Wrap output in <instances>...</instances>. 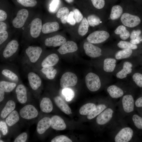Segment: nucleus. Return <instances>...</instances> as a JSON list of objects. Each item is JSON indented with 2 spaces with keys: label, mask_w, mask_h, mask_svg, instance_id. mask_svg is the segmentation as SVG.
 Listing matches in <instances>:
<instances>
[{
  "label": "nucleus",
  "mask_w": 142,
  "mask_h": 142,
  "mask_svg": "<svg viewBox=\"0 0 142 142\" xmlns=\"http://www.w3.org/2000/svg\"><path fill=\"white\" fill-rule=\"evenodd\" d=\"M85 80L87 87L90 91L96 92L100 88L101 85L100 79L95 73H88L85 77Z\"/></svg>",
  "instance_id": "20e7f679"
},
{
  "label": "nucleus",
  "mask_w": 142,
  "mask_h": 142,
  "mask_svg": "<svg viewBox=\"0 0 142 142\" xmlns=\"http://www.w3.org/2000/svg\"><path fill=\"white\" fill-rule=\"evenodd\" d=\"M89 27V24L87 20L85 18H84L78 27L79 34L82 36L85 35L88 31Z\"/></svg>",
  "instance_id": "f704fd0d"
},
{
  "label": "nucleus",
  "mask_w": 142,
  "mask_h": 142,
  "mask_svg": "<svg viewBox=\"0 0 142 142\" xmlns=\"http://www.w3.org/2000/svg\"><path fill=\"white\" fill-rule=\"evenodd\" d=\"M27 138V135L25 132L19 135L15 139L14 142H25Z\"/></svg>",
  "instance_id": "de8ad7c7"
},
{
  "label": "nucleus",
  "mask_w": 142,
  "mask_h": 142,
  "mask_svg": "<svg viewBox=\"0 0 142 142\" xmlns=\"http://www.w3.org/2000/svg\"><path fill=\"white\" fill-rule=\"evenodd\" d=\"M59 58L55 53L51 54L47 56L42 61L41 66L43 67L53 66L56 65L58 62Z\"/></svg>",
  "instance_id": "5701e85b"
},
{
  "label": "nucleus",
  "mask_w": 142,
  "mask_h": 142,
  "mask_svg": "<svg viewBox=\"0 0 142 142\" xmlns=\"http://www.w3.org/2000/svg\"><path fill=\"white\" fill-rule=\"evenodd\" d=\"M4 92L1 88H0V102H2L4 98Z\"/></svg>",
  "instance_id": "680f3d73"
},
{
  "label": "nucleus",
  "mask_w": 142,
  "mask_h": 142,
  "mask_svg": "<svg viewBox=\"0 0 142 142\" xmlns=\"http://www.w3.org/2000/svg\"><path fill=\"white\" fill-rule=\"evenodd\" d=\"M67 22L71 25H74L76 21L74 17V13L73 11H70L69 13L67 18Z\"/></svg>",
  "instance_id": "09e8293b"
},
{
  "label": "nucleus",
  "mask_w": 142,
  "mask_h": 142,
  "mask_svg": "<svg viewBox=\"0 0 142 142\" xmlns=\"http://www.w3.org/2000/svg\"><path fill=\"white\" fill-rule=\"evenodd\" d=\"M0 129L3 135H5L7 134L8 132V128L6 123L4 121H0Z\"/></svg>",
  "instance_id": "3c124183"
},
{
  "label": "nucleus",
  "mask_w": 142,
  "mask_h": 142,
  "mask_svg": "<svg viewBox=\"0 0 142 142\" xmlns=\"http://www.w3.org/2000/svg\"><path fill=\"white\" fill-rule=\"evenodd\" d=\"M140 38L139 36L136 38L131 39L130 40V42L134 44H138L140 42Z\"/></svg>",
  "instance_id": "bf43d9fd"
},
{
  "label": "nucleus",
  "mask_w": 142,
  "mask_h": 142,
  "mask_svg": "<svg viewBox=\"0 0 142 142\" xmlns=\"http://www.w3.org/2000/svg\"><path fill=\"white\" fill-rule=\"evenodd\" d=\"M62 93L65 97L66 100L68 102L71 101L74 96V91L70 89L65 88L63 89Z\"/></svg>",
  "instance_id": "58836bf2"
},
{
  "label": "nucleus",
  "mask_w": 142,
  "mask_h": 142,
  "mask_svg": "<svg viewBox=\"0 0 142 142\" xmlns=\"http://www.w3.org/2000/svg\"><path fill=\"white\" fill-rule=\"evenodd\" d=\"M115 113V106L112 104L97 116V124L100 125H109L114 119Z\"/></svg>",
  "instance_id": "f03ea898"
},
{
  "label": "nucleus",
  "mask_w": 142,
  "mask_h": 142,
  "mask_svg": "<svg viewBox=\"0 0 142 142\" xmlns=\"http://www.w3.org/2000/svg\"><path fill=\"white\" fill-rule=\"evenodd\" d=\"M16 85V84L13 82L4 81H2L0 82V88L6 92H9L12 91Z\"/></svg>",
  "instance_id": "c9c22d12"
},
{
  "label": "nucleus",
  "mask_w": 142,
  "mask_h": 142,
  "mask_svg": "<svg viewBox=\"0 0 142 142\" xmlns=\"http://www.w3.org/2000/svg\"><path fill=\"white\" fill-rule=\"evenodd\" d=\"M2 73L4 75L13 80L17 81L18 79L17 75L10 70L7 69H4L2 70Z\"/></svg>",
  "instance_id": "ea45409f"
},
{
  "label": "nucleus",
  "mask_w": 142,
  "mask_h": 142,
  "mask_svg": "<svg viewBox=\"0 0 142 142\" xmlns=\"http://www.w3.org/2000/svg\"><path fill=\"white\" fill-rule=\"evenodd\" d=\"M41 110L45 113H49L53 109V105L50 99L47 97L42 98L40 104Z\"/></svg>",
  "instance_id": "bb28decb"
},
{
  "label": "nucleus",
  "mask_w": 142,
  "mask_h": 142,
  "mask_svg": "<svg viewBox=\"0 0 142 142\" xmlns=\"http://www.w3.org/2000/svg\"><path fill=\"white\" fill-rule=\"evenodd\" d=\"M69 10L66 7H63L60 8L57 13V17L60 18L62 23L64 24L66 23L69 14Z\"/></svg>",
  "instance_id": "c756f323"
},
{
  "label": "nucleus",
  "mask_w": 142,
  "mask_h": 142,
  "mask_svg": "<svg viewBox=\"0 0 142 142\" xmlns=\"http://www.w3.org/2000/svg\"><path fill=\"white\" fill-rule=\"evenodd\" d=\"M51 123L50 126L56 130H62L66 128V125L63 119L59 116L55 115L51 118Z\"/></svg>",
  "instance_id": "dca6fc26"
},
{
  "label": "nucleus",
  "mask_w": 142,
  "mask_h": 142,
  "mask_svg": "<svg viewBox=\"0 0 142 142\" xmlns=\"http://www.w3.org/2000/svg\"><path fill=\"white\" fill-rule=\"evenodd\" d=\"M57 73V71L55 69L54 70L47 74L46 75V78L48 79L52 80L54 78Z\"/></svg>",
  "instance_id": "5fc2aeb1"
},
{
  "label": "nucleus",
  "mask_w": 142,
  "mask_h": 142,
  "mask_svg": "<svg viewBox=\"0 0 142 142\" xmlns=\"http://www.w3.org/2000/svg\"><path fill=\"white\" fill-rule=\"evenodd\" d=\"M133 53L132 49H123L118 52L115 54V59L120 60L127 58L130 57Z\"/></svg>",
  "instance_id": "72a5a7b5"
},
{
  "label": "nucleus",
  "mask_w": 142,
  "mask_h": 142,
  "mask_svg": "<svg viewBox=\"0 0 142 142\" xmlns=\"http://www.w3.org/2000/svg\"><path fill=\"white\" fill-rule=\"evenodd\" d=\"M117 45L119 48L123 49H135L137 48L136 44H134L130 42L124 40H121L118 43Z\"/></svg>",
  "instance_id": "e433bc0d"
},
{
  "label": "nucleus",
  "mask_w": 142,
  "mask_h": 142,
  "mask_svg": "<svg viewBox=\"0 0 142 142\" xmlns=\"http://www.w3.org/2000/svg\"><path fill=\"white\" fill-rule=\"evenodd\" d=\"M135 105L137 107H142V96L136 99L135 102Z\"/></svg>",
  "instance_id": "13d9d810"
},
{
  "label": "nucleus",
  "mask_w": 142,
  "mask_h": 142,
  "mask_svg": "<svg viewBox=\"0 0 142 142\" xmlns=\"http://www.w3.org/2000/svg\"><path fill=\"white\" fill-rule=\"evenodd\" d=\"M96 106L93 103H87L83 105L79 110L80 114L82 115H88L95 109Z\"/></svg>",
  "instance_id": "c85d7f7f"
},
{
  "label": "nucleus",
  "mask_w": 142,
  "mask_h": 142,
  "mask_svg": "<svg viewBox=\"0 0 142 142\" xmlns=\"http://www.w3.org/2000/svg\"><path fill=\"white\" fill-rule=\"evenodd\" d=\"M141 33V31L139 30H133L130 35V39H132L138 37Z\"/></svg>",
  "instance_id": "6e6d98bb"
},
{
  "label": "nucleus",
  "mask_w": 142,
  "mask_h": 142,
  "mask_svg": "<svg viewBox=\"0 0 142 142\" xmlns=\"http://www.w3.org/2000/svg\"><path fill=\"white\" fill-rule=\"evenodd\" d=\"M51 142H72V140L64 135H61L55 136L51 140Z\"/></svg>",
  "instance_id": "c03bdc74"
},
{
  "label": "nucleus",
  "mask_w": 142,
  "mask_h": 142,
  "mask_svg": "<svg viewBox=\"0 0 142 142\" xmlns=\"http://www.w3.org/2000/svg\"><path fill=\"white\" fill-rule=\"evenodd\" d=\"M54 68L52 66H48L43 67L41 70V71L44 74L46 75L54 70Z\"/></svg>",
  "instance_id": "864d4df0"
},
{
  "label": "nucleus",
  "mask_w": 142,
  "mask_h": 142,
  "mask_svg": "<svg viewBox=\"0 0 142 142\" xmlns=\"http://www.w3.org/2000/svg\"><path fill=\"white\" fill-rule=\"evenodd\" d=\"M134 135L133 129L128 126H124L116 131L114 137L115 142H128L132 139Z\"/></svg>",
  "instance_id": "7ed1b4c3"
},
{
  "label": "nucleus",
  "mask_w": 142,
  "mask_h": 142,
  "mask_svg": "<svg viewBox=\"0 0 142 142\" xmlns=\"http://www.w3.org/2000/svg\"><path fill=\"white\" fill-rule=\"evenodd\" d=\"M59 25L57 22H48L44 24L42 31L44 34H48L55 32L58 30Z\"/></svg>",
  "instance_id": "b1692460"
},
{
  "label": "nucleus",
  "mask_w": 142,
  "mask_h": 142,
  "mask_svg": "<svg viewBox=\"0 0 142 142\" xmlns=\"http://www.w3.org/2000/svg\"><path fill=\"white\" fill-rule=\"evenodd\" d=\"M123 12L122 7L120 6L115 5L112 8L110 18L112 20L119 18L122 15Z\"/></svg>",
  "instance_id": "473e14b6"
},
{
  "label": "nucleus",
  "mask_w": 142,
  "mask_h": 142,
  "mask_svg": "<svg viewBox=\"0 0 142 142\" xmlns=\"http://www.w3.org/2000/svg\"><path fill=\"white\" fill-rule=\"evenodd\" d=\"M54 100L56 105L62 111L67 115L71 113L70 108L61 97H56L54 98Z\"/></svg>",
  "instance_id": "393cba45"
},
{
  "label": "nucleus",
  "mask_w": 142,
  "mask_h": 142,
  "mask_svg": "<svg viewBox=\"0 0 142 142\" xmlns=\"http://www.w3.org/2000/svg\"><path fill=\"white\" fill-rule=\"evenodd\" d=\"M28 78L30 85L33 89L36 90L40 87L42 81L38 74L33 72H30L28 74Z\"/></svg>",
  "instance_id": "a211bd4d"
},
{
  "label": "nucleus",
  "mask_w": 142,
  "mask_h": 142,
  "mask_svg": "<svg viewBox=\"0 0 142 142\" xmlns=\"http://www.w3.org/2000/svg\"><path fill=\"white\" fill-rule=\"evenodd\" d=\"M112 104L110 100L108 103H101L97 105L94 110L90 114L87 115V119L89 120L93 119Z\"/></svg>",
  "instance_id": "4be33fe9"
},
{
  "label": "nucleus",
  "mask_w": 142,
  "mask_h": 142,
  "mask_svg": "<svg viewBox=\"0 0 142 142\" xmlns=\"http://www.w3.org/2000/svg\"><path fill=\"white\" fill-rule=\"evenodd\" d=\"M132 120L136 128L142 130V117L137 114H134L132 117Z\"/></svg>",
  "instance_id": "a19ab883"
},
{
  "label": "nucleus",
  "mask_w": 142,
  "mask_h": 142,
  "mask_svg": "<svg viewBox=\"0 0 142 142\" xmlns=\"http://www.w3.org/2000/svg\"><path fill=\"white\" fill-rule=\"evenodd\" d=\"M8 33L6 31L0 32V44H2L7 39Z\"/></svg>",
  "instance_id": "8fccbe9b"
},
{
  "label": "nucleus",
  "mask_w": 142,
  "mask_h": 142,
  "mask_svg": "<svg viewBox=\"0 0 142 142\" xmlns=\"http://www.w3.org/2000/svg\"><path fill=\"white\" fill-rule=\"evenodd\" d=\"M116 60L112 58L105 59L103 62V69L106 72L111 73L114 70L116 66Z\"/></svg>",
  "instance_id": "a878e982"
},
{
  "label": "nucleus",
  "mask_w": 142,
  "mask_h": 142,
  "mask_svg": "<svg viewBox=\"0 0 142 142\" xmlns=\"http://www.w3.org/2000/svg\"><path fill=\"white\" fill-rule=\"evenodd\" d=\"M87 20L89 25L92 27L97 26L102 22L100 18L94 14L89 16L88 17Z\"/></svg>",
  "instance_id": "4c0bfd02"
},
{
  "label": "nucleus",
  "mask_w": 142,
  "mask_h": 142,
  "mask_svg": "<svg viewBox=\"0 0 142 142\" xmlns=\"http://www.w3.org/2000/svg\"><path fill=\"white\" fill-rule=\"evenodd\" d=\"M16 104L14 101L12 100L8 101L1 112V117L2 118H6L14 110Z\"/></svg>",
  "instance_id": "cd10ccee"
},
{
  "label": "nucleus",
  "mask_w": 142,
  "mask_h": 142,
  "mask_svg": "<svg viewBox=\"0 0 142 142\" xmlns=\"http://www.w3.org/2000/svg\"><path fill=\"white\" fill-rule=\"evenodd\" d=\"M7 17L6 13L2 9L0 10V22L5 20Z\"/></svg>",
  "instance_id": "4d7b16f0"
},
{
  "label": "nucleus",
  "mask_w": 142,
  "mask_h": 142,
  "mask_svg": "<svg viewBox=\"0 0 142 142\" xmlns=\"http://www.w3.org/2000/svg\"><path fill=\"white\" fill-rule=\"evenodd\" d=\"M106 90L110 96L113 99H117L121 98L124 95L123 89L115 85L109 86L107 88Z\"/></svg>",
  "instance_id": "f3484780"
},
{
  "label": "nucleus",
  "mask_w": 142,
  "mask_h": 142,
  "mask_svg": "<svg viewBox=\"0 0 142 142\" xmlns=\"http://www.w3.org/2000/svg\"><path fill=\"white\" fill-rule=\"evenodd\" d=\"M26 53L32 63L36 62L40 57L42 49L39 47H28L26 50Z\"/></svg>",
  "instance_id": "9b49d317"
},
{
  "label": "nucleus",
  "mask_w": 142,
  "mask_h": 142,
  "mask_svg": "<svg viewBox=\"0 0 142 142\" xmlns=\"http://www.w3.org/2000/svg\"><path fill=\"white\" fill-rule=\"evenodd\" d=\"M133 80L139 87H142V74L139 73H134L132 76Z\"/></svg>",
  "instance_id": "37998d69"
},
{
  "label": "nucleus",
  "mask_w": 142,
  "mask_h": 142,
  "mask_svg": "<svg viewBox=\"0 0 142 142\" xmlns=\"http://www.w3.org/2000/svg\"><path fill=\"white\" fill-rule=\"evenodd\" d=\"M77 81V77L75 74L71 72H67L62 76L60 85L62 88L74 86L76 84Z\"/></svg>",
  "instance_id": "423d86ee"
},
{
  "label": "nucleus",
  "mask_w": 142,
  "mask_h": 142,
  "mask_svg": "<svg viewBox=\"0 0 142 142\" xmlns=\"http://www.w3.org/2000/svg\"><path fill=\"white\" fill-rule=\"evenodd\" d=\"M7 25L4 22H0V32L6 31L7 29Z\"/></svg>",
  "instance_id": "052dcab7"
},
{
  "label": "nucleus",
  "mask_w": 142,
  "mask_h": 142,
  "mask_svg": "<svg viewBox=\"0 0 142 142\" xmlns=\"http://www.w3.org/2000/svg\"><path fill=\"white\" fill-rule=\"evenodd\" d=\"M19 120V117L17 111L14 110L12 111L6 120V122L9 126H12L18 122Z\"/></svg>",
  "instance_id": "7c9ffc66"
},
{
  "label": "nucleus",
  "mask_w": 142,
  "mask_h": 142,
  "mask_svg": "<svg viewBox=\"0 0 142 142\" xmlns=\"http://www.w3.org/2000/svg\"><path fill=\"white\" fill-rule=\"evenodd\" d=\"M114 32L116 34L119 35L120 38L123 40L127 39L130 35L129 31L126 30V27L122 25L118 27Z\"/></svg>",
  "instance_id": "2f4dec72"
},
{
  "label": "nucleus",
  "mask_w": 142,
  "mask_h": 142,
  "mask_svg": "<svg viewBox=\"0 0 142 142\" xmlns=\"http://www.w3.org/2000/svg\"><path fill=\"white\" fill-rule=\"evenodd\" d=\"M133 65L129 62H125L123 64L122 69L116 74L117 78L120 79L126 78L127 75L130 74L132 71Z\"/></svg>",
  "instance_id": "412c9836"
},
{
  "label": "nucleus",
  "mask_w": 142,
  "mask_h": 142,
  "mask_svg": "<svg viewBox=\"0 0 142 142\" xmlns=\"http://www.w3.org/2000/svg\"><path fill=\"white\" fill-rule=\"evenodd\" d=\"M19 46L18 42L13 40L7 44L3 53V55L5 58H9L13 55L17 50Z\"/></svg>",
  "instance_id": "2eb2a0df"
},
{
  "label": "nucleus",
  "mask_w": 142,
  "mask_h": 142,
  "mask_svg": "<svg viewBox=\"0 0 142 142\" xmlns=\"http://www.w3.org/2000/svg\"><path fill=\"white\" fill-rule=\"evenodd\" d=\"M42 22L38 18H36L31 22L30 32L31 36L35 38L38 37L40 35L42 28Z\"/></svg>",
  "instance_id": "f8f14e48"
},
{
  "label": "nucleus",
  "mask_w": 142,
  "mask_h": 142,
  "mask_svg": "<svg viewBox=\"0 0 142 142\" xmlns=\"http://www.w3.org/2000/svg\"><path fill=\"white\" fill-rule=\"evenodd\" d=\"M74 17L77 23L80 22L83 19V17L80 11L77 9H75L73 11Z\"/></svg>",
  "instance_id": "a18cd8bd"
},
{
  "label": "nucleus",
  "mask_w": 142,
  "mask_h": 142,
  "mask_svg": "<svg viewBox=\"0 0 142 142\" xmlns=\"http://www.w3.org/2000/svg\"><path fill=\"white\" fill-rule=\"evenodd\" d=\"M78 49L77 44L72 41H68L62 45L57 51L61 54L72 53L76 51Z\"/></svg>",
  "instance_id": "4468645a"
},
{
  "label": "nucleus",
  "mask_w": 142,
  "mask_h": 142,
  "mask_svg": "<svg viewBox=\"0 0 142 142\" xmlns=\"http://www.w3.org/2000/svg\"><path fill=\"white\" fill-rule=\"evenodd\" d=\"M67 2L70 3L73 2L74 0H65Z\"/></svg>",
  "instance_id": "e2e57ef3"
},
{
  "label": "nucleus",
  "mask_w": 142,
  "mask_h": 142,
  "mask_svg": "<svg viewBox=\"0 0 142 142\" xmlns=\"http://www.w3.org/2000/svg\"><path fill=\"white\" fill-rule=\"evenodd\" d=\"M19 114L22 118L30 119L36 117L38 115V112L33 106L27 105L20 110Z\"/></svg>",
  "instance_id": "1a4fd4ad"
},
{
  "label": "nucleus",
  "mask_w": 142,
  "mask_h": 142,
  "mask_svg": "<svg viewBox=\"0 0 142 142\" xmlns=\"http://www.w3.org/2000/svg\"><path fill=\"white\" fill-rule=\"evenodd\" d=\"M59 2V0H53L52 1L50 6V9L51 11H54L55 10Z\"/></svg>",
  "instance_id": "603ef678"
},
{
  "label": "nucleus",
  "mask_w": 142,
  "mask_h": 142,
  "mask_svg": "<svg viewBox=\"0 0 142 142\" xmlns=\"http://www.w3.org/2000/svg\"><path fill=\"white\" fill-rule=\"evenodd\" d=\"M28 15V12L26 9H23L19 10L16 17L12 21L13 26L18 28L22 27L25 24Z\"/></svg>",
  "instance_id": "0eeeda50"
},
{
  "label": "nucleus",
  "mask_w": 142,
  "mask_h": 142,
  "mask_svg": "<svg viewBox=\"0 0 142 142\" xmlns=\"http://www.w3.org/2000/svg\"><path fill=\"white\" fill-rule=\"evenodd\" d=\"M51 118L45 117L41 119L38 123L37 126V130L39 134L44 133L50 126Z\"/></svg>",
  "instance_id": "6ab92c4d"
},
{
  "label": "nucleus",
  "mask_w": 142,
  "mask_h": 142,
  "mask_svg": "<svg viewBox=\"0 0 142 142\" xmlns=\"http://www.w3.org/2000/svg\"><path fill=\"white\" fill-rule=\"evenodd\" d=\"M119 110L123 116L128 115L134 111L135 102L133 95L130 94L124 95L119 102Z\"/></svg>",
  "instance_id": "f257e3e1"
},
{
  "label": "nucleus",
  "mask_w": 142,
  "mask_h": 142,
  "mask_svg": "<svg viewBox=\"0 0 142 142\" xmlns=\"http://www.w3.org/2000/svg\"><path fill=\"white\" fill-rule=\"evenodd\" d=\"M83 47L86 54L89 57L96 58L102 55L101 49L88 42L84 43Z\"/></svg>",
  "instance_id": "9d476101"
},
{
  "label": "nucleus",
  "mask_w": 142,
  "mask_h": 142,
  "mask_svg": "<svg viewBox=\"0 0 142 142\" xmlns=\"http://www.w3.org/2000/svg\"><path fill=\"white\" fill-rule=\"evenodd\" d=\"M0 142H4V141H2V140H0Z\"/></svg>",
  "instance_id": "0e129e2a"
},
{
  "label": "nucleus",
  "mask_w": 142,
  "mask_h": 142,
  "mask_svg": "<svg viewBox=\"0 0 142 142\" xmlns=\"http://www.w3.org/2000/svg\"><path fill=\"white\" fill-rule=\"evenodd\" d=\"M66 42V39L64 37L60 35H57L46 38L44 44L48 47H55L61 45Z\"/></svg>",
  "instance_id": "ddd939ff"
},
{
  "label": "nucleus",
  "mask_w": 142,
  "mask_h": 142,
  "mask_svg": "<svg viewBox=\"0 0 142 142\" xmlns=\"http://www.w3.org/2000/svg\"><path fill=\"white\" fill-rule=\"evenodd\" d=\"M17 1L22 6L28 7H34L37 3L36 0H17Z\"/></svg>",
  "instance_id": "79ce46f5"
},
{
  "label": "nucleus",
  "mask_w": 142,
  "mask_h": 142,
  "mask_svg": "<svg viewBox=\"0 0 142 142\" xmlns=\"http://www.w3.org/2000/svg\"><path fill=\"white\" fill-rule=\"evenodd\" d=\"M18 101L21 104H24L27 101V93L26 89L24 85L22 84L18 85L16 90Z\"/></svg>",
  "instance_id": "aec40b11"
},
{
  "label": "nucleus",
  "mask_w": 142,
  "mask_h": 142,
  "mask_svg": "<svg viewBox=\"0 0 142 142\" xmlns=\"http://www.w3.org/2000/svg\"><path fill=\"white\" fill-rule=\"evenodd\" d=\"M109 33L105 31H95L88 35L87 38L88 42L92 44H98L103 42L109 37Z\"/></svg>",
  "instance_id": "39448f33"
},
{
  "label": "nucleus",
  "mask_w": 142,
  "mask_h": 142,
  "mask_svg": "<svg viewBox=\"0 0 142 142\" xmlns=\"http://www.w3.org/2000/svg\"><path fill=\"white\" fill-rule=\"evenodd\" d=\"M120 20L123 24L131 28L134 27L138 26L141 22L140 18L138 16L127 13L123 14Z\"/></svg>",
  "instance_id": "6e6552de"
},
{
  "label": "nucleus",
  "mask_w": 142,
  "mask_h": 142,
  "mask_svg": "<svg viewBox=\"0 0 142 142\" xmlns=\"http://www.w3.org/2000/svg\"><path fill=\"white\" fill-rule=\"evenodd\" d=\"M93 6L98 9L103 8L105 5L104 0H91Z\"/></svg>",
  "instance_id": "49530a36"
}]
</instances>
